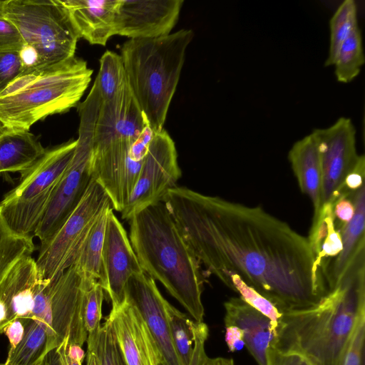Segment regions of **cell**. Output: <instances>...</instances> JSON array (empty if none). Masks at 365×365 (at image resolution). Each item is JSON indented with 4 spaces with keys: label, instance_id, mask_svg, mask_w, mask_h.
Listing matches in <instances>:
<instances>
[{
    "label": "cell",
    "instance_id": "obj_1",
    "mask_svg": "<svg viewBox=\"0 0 365 365\" xmlns=\"http://www.w3.org/2000/svg\"><path fill=\"white\" fill-rule=\"evenodd\" d=\"M191 251L222 282L237 275L281 312L329 290L307 237L259 207L175 186L163 197Z\"/></svg>",
    "mask_w": 365,
    "mask_h": 365
},
{
    "label": "cell",
    "instance_id": "obj_2",
    "mask_svg": "<svg viewBox=\"0 0 365 365\" xmlns=\"http://www.w3.org/2000/svg\"><path fill=\"white\" fill-rule=\"evenodd\" d=\"M364 255L317 303L282 312L272 347L312 365H342L354 329L365 316Z\"/></svg>",
    "mask_w": 365,
    "mask_h": 365
},
{
    "label": "cell",
    "instance_id": "obj_3",
    "mask_svg": "<svg viewBox=\"0 0 365 365\" xmlns=\"http://www.w3.org/2000/svg\"><path fill=\"white\" fill-rule=\"evenodd\" d=\"M128 220L130 241L143 271L159 281L195 322H203L201 264L164 202L147 206Z\"/></svg>",
    "mask_w": 365,
    "mask_h": 365
},
{
    "label": "cell",
    "instance_id": "obj_4",
    "mask_svg": "<svg viewBox=\"0 0 365 365\" xmlns=\"http://www.w3.org/2000/svg\"><path fill=\"white\" fill-rule=\"evenodd\" d=\"M147 123L127 80L112 99L101 103L93 134L91 173L106 192L113 209L120 212L144 162L133 160L130 148Z\"/></svg>",
    "mask_w": 365,
    "mask_h": 365
},
{
    "label": "cell",
    "instance_id": "obj_5",
    "mask_svg": "<svg viewBox=\"0 0 365 365\" xmlns=\"http://www.w3.org/2000/svg\"><path fill=\"white\" fill-rule=\"evenodd\" d=\"M93 71L75 56L24 70L0 93V123L4 128L29 130L48 116L76 106Z\"/></svg>",
    "mask_w": 365,
    "mask_h": 365
},
{
    "label": "cell",
    "instance_id": "obj_6",
    "mask_svg": "<svg viewBox=\"0 0 365 365\" xmlns=\"http://www.w3.org/2000/svg\"><path fill=\"white\" fill-rule=\"evenodd\" d=\"M194 33L191 29L153 38H130L121 48L126 80L149 126L163 129Z\"/></svg>",
    "mask_w": 365,
    "mask_h": 365
},
{
    "label": "cell",
    "instance_id": "obj_7",
    "mask_svg": "<svg viewBox=\"0 0 365 365\" xmlns=\"http://www.w3.org/2000/svg\"><path fill=\"white\" fill-rule=\"evenodd\" d=\"M76 144V140H71L46 148L29 168L21 173L18 185L4 196L0 210L14 232L33 236L73 158Z\"/></svg>",
    "mask_w": 365,
    "mask_h": 365
},
{
    "label": "cell",
    "instance_id": "obj_8",
    "mask_svg": "<svg viewBox=\"0 0 365 365\" xmlns=\"http://www.w3.org/2000/svg\"><path fill=\"white\" fill-rule=\"evenodd\" d=\"M101 103L100 91L94 81L86 98L78 106L80 123L73 158L34 233L41 244L49 240L64 224L81 202L92 179L90 160Z\"/></svg>",
    "mask_w": 365,
    "mask_h": 365
},
{
    "label": "cell",
    "instance_id": "obj_9",
    "mask_svg": "<svg viewBox=\"0 0 365 365\" xmlns=\"http://www.w3.org/2000/svg\"><path fill=\"white\" fill-rule=\"evenodd\" d=\"M4 11L36 53L38 66L75 56L79 36L59 0H6Z\"/></svg>",
    "mask_w": 365,
    "mask_h": 365
},
{
    "label": "cell",
    "instance_id": "obj_10",
    "mask_svg": "<svg viewBox=\"0 0 365 365\" xmlns=\"http://www.w3.org/2000/svg\"><path fill=\"white\" fill-rule=\"evenodd\" d=\"M81 277L73 265L48 279H41L30 317L61 344L83 346L88 333L82 308Z\"/></svg>",
    "mask_w": 365,
    "mask_h": 365
},
{
    "label": "cell",
    "instance_id": "obj_11",
    "mask_svg": "<svg viewBox=\"0 0 365 365\" xmlns=\"http://www.w3.org/2000/svg\"><path fill=\"white\" fill-rule=\"evenodd\" d=\"M111 202L92 178L81 202L57 232L41 244L36 260L38 275L48 279L72 265L81 242L98 216Z\"/></svg>",
    "mask_w": 365,
    "mask_h": 365
},
{
    "label": "cell",
    "instance_id": "obj_12",
    "mask_svg": "<svg viewBox=\"0 0 365 365\" xmlns=\"http://www.w3.org/2000/svg\"><path fill=\"white\" fill-rule=\"evenodd\" d=\"M320 152L322 190L319 208L347 197L344 181L359 158L356 148V129L350 118L341 117L326 128L313 130Z\"/></svg>",
    "mask_w": 365,
    "mask_h": 365
},
{
    "label": "cell",
    "instance_id": "obj_13",
    "mask_svg": "<svg viewBox=\"0 0 365 365\" xmlns=\"http://www.w3.org/2000/svg\"><path fill=\"white\" fill-rule=\"evenodd\" d=\"M180 176L175 143L163 128L154 134L122 218L128 220L135 212L162 202Z\"/></svg>",
    "mask_w": 365,
    "mask_h": 365
},
{
    "label": "cell",
    "instance_id": "obj_14",
    "mask_svg": "<svg viewBox=\"0 0 365 365\" xmlns=\"http://www.w3.org/2000/svg\"><path fill=\"white\" fill-rule=\"evenodd\" d=\"M141 272L127 232L110 208L107 215L98 282L108 294L112 306L123 303L128 280Z\"/></svg>",
    "mask_w": 365,
    "mask_h": 365
},
{
    "label": "cell",
    "instance_id": "obj_15",
    "mask_svg": "<svg viewBox=\"0 0 365 365\" xmlns=\"http://www.w3.org/2000/svg\"><path fill=\"white\" fill-rule=\"evenodd\" d=\"M183 0H119L116 35L153 38L170 34L179 19Z\"/></svg>",
    "mask_w": 365,
    "mask_h": 365
},
{
    "label": "cell",
    "instance_id": "obj_16",
    "mask_svg": "<svg viewBox=\"0 0 365 365\" xmlns=\"http://www.w3.org/2000/svg\"><path fill=\"white\" fill-rule=\"evenodd\" d=\"M126 365H159L164 360L138 309L125 297L107 317Z\"/></svg>",
    "mask_w": 365,
    "mask_h": 365
},
{
    "label": "cell",
    "instance_id": "obj_17",
    "mask_svg": "<svg viewBox=\"0 0 365 365\" xmlns=\"http://www.w3.org/2000/svg\"><path fill=\"white\" fill-rule=\"evenodd\" d=\"M125 297L138 309L153 335L166 365H182L175 350L166 314L168 301L155 281L143 271L128 280Z\"/></svg>",
    "mask_w": 365,
    "mask_h": 365
},
{
    "label": "cell",
    "instance_id": "obj_18",
    "mask_svg": "<svg viewBox=\"0 0 365 365\" xmlns=\"http://www.w3.org/2000/svg\"><path fill=\"white\" fill-rule=\"evenodd\" d=\"M41 278L36 260L21 259L0 284V333L16 319H30Z\"/></svg>",
    "mask_w": 365,
    "mask_h": 365
},
{
    "label": "cell",
    "instance_id": "obj_19",
    "mask_svg": "<svg viewBox=\"0 0 365 365\" xmlns=\"http://www.w3.org/2000/svg\"><path fill=\"white\" fill-rule=\"evenodd\" d=\"M78 34L91 44L105 46L116 35L119 0H59Z\"/></svg>",
    "mask_w": 365,
    "mask_h": 365
},
{
    "label": "cell",
    "instance_id": "obj_20",
    "mask_svg": "<svg viewBox=\"0 0 365 365\" xmlns=\"http://www.w3.org/2000/svg\"><path fill=\"white\" fill-rule=\"evenodd\" d=\"M224 307L225 326L240 328L245 345L255 361L258 365H267V350L275 341L277 324L240 298H230Z\"/></svg>",
    "mask_w": 365,
    "mask_h": 365
},
{
    "label": "cell",
    "instance_id": "obj_21",
    "mask_svg": "<svg viewBox=\"0 0 365 365\" xmlns=\"http://www.w3.org/2000/svg\"><path fill=\"white\" fill-rule=\"evenodd\" d=\"M354 203L355 211L352 219L339 225L342 249L331 260L325 270V277L331 289L341 279L354 260L365 253V187L363 185L349 197Z\"/></svg>",
    "mask_w": 365,
    "mask_h": 365
},
{
    "label": "cell",
    "instance_id": "obj_22",
    "mask_svg": "<svg viewBox=\"0 0 365 365\" xmlns=\"http://www.w3.org/2000/svg\"><path fill=\"white\" fill-rule=\"evenodd\" d=\"M288 159L301 191L309 197L316 214L321 201L322 166L319 144L313 131L294 143Z\"/></svg>",
    "mask_w": 365,
    "mask_h": 365
},
{
    "label": "cell",
    "instance_id": "obj_23",
    "mask_svg": "<svg viewBox=\"0 0 365 365\" xmlns=\"http://www.w3.org/2000/svg\"><path fill=\"white\" fill-rule=\"evenodd\" d=\"M45 149L29 130L4 128L0 134V173L25 171Z\"/></svg>",
    "mask_w": 365,
    "mask_h": 365
},
{
    "label": "cell",
    "instance_id": "obj_24",
    "mask_svg": "<svg viewBox=\"0 0 365 365\" xmlns=\"http://www.w3.org/2000/svg\"><path fill=\"white\" fill-rule=\"evenodd\" d=\"M24 324L23 339L15 347L9 348L6 365H38L60 345L38 322L26 319Z\"/></svg>",
    "mask_w": 365,
    "mask_h": 365
},
{
    "label": "cell",
    "instance_id": "obj_25",
    "mask_svg": "<svg viewBox=\"0 0 365 365\" xmlns=\"http://www.w3.org/2000/svg\"><path fill=\"white\" fill-rule=\"evenodd\" d=\"M106 208L93 222L76 255L72 265L82 278L99 282L101 274V257L108 210Z\"/></svg>",
    "mask_w": 365,
    "mask_h": 365
},
{
    "label": "cell",
    "instance_id": "obj_26",
    "mask_svg": "<svg viewBox=\"0 0 365 365\" xmlns=\"http://www.w3.org/2000/svg\"><path fill=\"white\" fill-rule=\"evenodd\" d=\"M34 248L33 236L14 232L0 210V284L21 259L31 255Z\"/></svg>",
    "mask_w": 365,
    "mask_h": 365
},
{
    "label": "cell",
    "instance_id": "obj_27",
    "mask_svg": "<svg viewBox=\"0 0 365 365\" xmlns=\"http://www.w3.org/2000/svg\"><path fill=\"white\" fill-rule=\"evenodd\" d=\"M365 57L359 27H356L341 44L334 65L337 81L348 83L360 73Z\"/></svg>",
    "mask_w": 365,
    "mask_h": 365
},
{
    "label": "cell",
    "instance_id": "obj_28",
    "mask_svg": "<svg viewBox=\"0 0 365 365\" xmlns=\"http://www.w3.org/2000/svg\"><path fill=\"white\" fill-rule=\"evenodd\" d=\"M357 26L356 3L353 0H346L341 4L330 19L329 49L325 66L334 65L341 44Z\"/></svg>",
    "mask_w": 365,
    "mask_h": 365
},
{
    "label": "cell",
    "instance_id": "obj_29",
    "mask_svg": "<svg viewBox=\"0 0 365 365\" xmlns=\"http://www.w3.org/2000/svg\"><path fill=\"white\" fill-rule=\"evenodd\" d=\"M166 314L172 341L182 365H188L193 349L194 321L169 302Z\"/></svg>",
    "mask_w": 365,
    "mask_h": 365
},
{
    "label": "cell",
    "instance_id": "obj_30",
    "mask_svg": "<svg viewBox=\"0 0 365 365\" xmlns=\"http://www.w3.org/2000/svg\"><path fill=\"white\" fill-rule=\"evenodd\" d=\"M126 80L125 68L120 55L106 51L100 58L98 73L95 79L102 101L112 99Z\"/></svg>",
    "mask_w": 365,
    "mask_h": 365
},
{
    "label": "cell",
    "instance_id": "obj_31",
    "mask_svg": "<svg viewBox=\"0 0 365 365\" xmlns=\"http://www.w3.org/2000/svg\"><path fill=\"white\" fill-rule=\"evenodd\" d=\"M82 308L87 337H98L101 327L102 304L104 289L96 279L82 278Z\"/></svg>",
    "mask_w": 365,
    "mask_h": 365
},
{
    "label": "cell",
    "instance_id": "obj_32",
    "mask_svg": "<svg viewBox=\"0 0 365 365\" xmlns=\"http://www.w3.org/2000/svg\"><path fill=\"white\" fill-rule=\"evenodd\" d=\"M223 283L237 292L242 300L267 317L277 327L282 314L269 300L247 285L236 274L229 275Z\"/></svg>",
    "mask_w": 365,
    "mask_h": 365
},
{
    "label": "cell",
    "instance_id": "obj_33",
    "mask_svg": "<svg viewBox=\"0 0 365 365\" xmlns=\"http://www.w3.org/2000/svg\"><path fill=\"white\" fill-rule=\"evenodd\" d=\"M97 354L100 365H126L108 317L100 329Z\"/></svg>",
    "mask_w": 365,
    "mask_h": 365
},
{
    "label": "cell",
    "instance_id": "obj_34",
    "mask_svg": "<svg viewBox=\"0 0 365 365\" xmlns=\"http://www.w3.org/2000/svg\"><path fill=\"white\" fill-rule=\"evenodd\" d=\"M4 1H0V55L20 51L25 45L15 26L4 15Z\"/></svg>",
    "mask_w": 365,
    "mask_h": 365
},
{
    "label": "cell",
    "instance_id": "obj_35",
    "mask_svg": "<svg viewBox=\"0 0 365 365\" xmlns=\"http://www.w3.org/2000/svg\"><path fill=\"white\" fill-rule=\"evenodd\" d=\"M365 316L358 322L347 347L342 365H364Z\"/></svg>",
    "mask_w": 365,
    "mask_h": 365
},
{
    "label": "cell",
    "instance_id": "obj_36",
    "mask_svg": "<svg viewBox=\"0 0 365 365\" xmlns=\"http://www.w3.org/2000/svg\"><path fill=\"white\" fill-rule=\"evenodd\" d=\"M24 71L19 51L0 55V93Z\"/></svg>",
    "mask_w": 365,
    "mask_h": 365
},
{
    "label": "cell",
    "instance_id": "obj_37",
    "mask_svg": "<svg viewBox=\"0 0 365 365\" xmlns=\"http://www.w3.org/2000/svg\"><path fill=\"white\" fill-rule=\"evenodd\" d=\"M193 349L188 365H203L208 357L205 353V345L208 338L209 329L207 325L194 321L192 324Z\"/></svg>",
    "mask_w": 365,
    "mask_h": 365
},
{
    "label": "cell",
    "instance_id": "obj_38",
    "mask_svg": "<svg viewBox=\"0 0 365 365\" xmlns=\"http://www.w3.org/2000/svg\"><path fill=\"white\" fill-rule=\"evenodd\" d=\"M154 134V131L147 123L130 146L129 155L133 160L136 162L144 161Z\"/></svg>",
    "mask_w": 365,
    "mask_h": 365
},
{
    "label": "cell",
    "instance_id": "obj_39",
    "mask_svg": "<svg viewBox=\"0 0 365 365\" xmlns=\"http://www.w3.org/2000/svg\"><path fill=\"white\" fill-rule=\"evenodd\" d=\"M354 205L349 197H341L337 200L334 207L335 219L338 220L340 225L348 223L354 215Z\"/></svg>",
    "mask_w": 365,
    "mask_h": 365
},
{
    "label": "cell",
    "instance_id": "obj_40",
    "mask_svg": "<svg viewBox=\"0 0 365 365\" xmlns=\"http://www.w3.org/2000/svg\"><path fill=\"white\" fill-rule=\"evenodd\" d=\"M225 342L230 351L241 350L245 346L242 331L236 326L225 327Z\"/></svg>",
    "mask_w": 365,
    "mask_h": 365
},
{
    "label": "cell",
    "instance_id": "obj_41",
    "mask_svg": "<svg viewBox=\"0 0 365 365\" xmlns=\"http://www.w3.org/2000/svg\"><path fill=\"white\" fill-rule=\"evenodd\" d=\"M25 331L24 319H16L9 323L3 331L7 336L10 347H15L23 339Z\"/></svg>",
    "mask_w": 365,
    "mask_h": 365
},
{
    "label": "cell",
    "instance_id": "obj_42",
    "mask_svg": "<svg viewBox=\"0 0 365 365\" xmlns=\"http://www.w3.org/2000/svg\"><path fill=\"white\" fill-rule=\"evenodd\" d=\"M299 356L284 354L270 346L267 350V365H295Z\"/></svg>",
    "mask_w": 365,
    "mask_h": 365
},
{
    "label": "cell",
    "instance_id": "obj_43",
    "mask_svg": "<svg viewBox=\"0 0 365 365\" xmlns=\"http://www.w3.org/2000/svg\"><path fill=\"white\" fill-rule=\"evenodd\" d=\"M98 340V336L97 338H87L86 339V365H100L99 359L97 354Z\"/></svg>",
    "mask_w": 365,
    "mask_h": 365
},
{
    "label": "cell",
    "instance_id": "obj_44",
    "mask_svg": "<svg viewBox=\"0 0 365 365\" xmlns=\"http://www.w3.org/2000/svg\"><path fill=\"white\" fill-rule=\"evenodd\" d=\"M68 341L65 339L57 348L56 351L61 365H82V363L74 361L68 357L66 353V348Z\"/></svg>",
    "mask_w": 365,
    "mask_h": 365
},
{
    "label": "cell",
    "instance_id": "obj_45",
    "mask_svg": "<svg viewBox=\"0 0 365 365\" xmlns=\"http://www.w3.org/2000/svg\"><path fill=\"white\" fill-rule=\"evenodd\" d=\"M66 353L69 358L81 363H83L86 357V353L82 346L76 344H68Z\"/></svg>",
    "mask_w": 365,
    "mask_h": 365
},
{
    "label": "cell",
    "instance_id": "obj_46",
    "mask_svg": "<svg viewBox=\"0 0 365 365\" xmlns=\"http://www.w3.org/2000/svg\"><path fill=\"white\" fill-rule=\"evenodd\" d=\"M203 365H235V363L231 358L207 357Z\"/></svg>",
    "mask_w": 365,
    "mask_h": 365
},
{
    "label": "cell",
    "instance_id": "obj_47",
    "mask_svg": "<svg viewBox=\"0 0 365 365\" xmlns=\"http://www.w3.org/2000/svg\"><path fill=\"white\" fill-rule=\"evenodd\" d=\"M42 365H61L56 349L51 350L44 358Z\"/></svg>",
    "mask_w": 365,
    "mask_h": 365
},
{
    "label": "cell",
    "instance_id": "obj_48",
    "mask_svg": "<svg viewBox=\"0 0 365 365\" xmlns=\"http://www.w3.org/2000/svg\"><path fill=\"white\" fill-rule=\"evenodd\" d=\"M295 365H312L308 361L299 356Z\"/></svg>",
    "mask_w": 365,
    "mask_h": 365
},
{
    "label": "cell",
    "instance_id": "obj_49",
    "mask_svg": "<svg viewBox=\"0 0 365 365\" xmlns=\"http://www.w3.org/2000/svg\"><path fill=\"white\" fill-rule=\"evenodd\" d=\"M4 130V128L0 123V134L3 132Z\"/></svg>",
    "mask_w": 365,
    "mask_h": 365
},
{
    "label": "cell",
    "instance_id": "obj_50",
    "mask_svg": "<svg viewBox=\"0 0 365 365\" xmlns=\"http://www.w3.org/2000/svg\"><path fill=\"white\" fill-rule=\"evenodd\" d=\"M41 364H42V362H41V363H40V364H38V365H41ZM0 365H6V364H4V363L0 364Z\"/></svg>",
    "mask_w": 365,
    "mask_h": 365
},
{
    "label": "cell",
    "instance_id": "obj_51",
    "mask_svg": "<svg viewBox=\"0 0 365 365\" xmlns=\"http://www.w3.org/2000/svg\"><path fill=\"white\" fill-rule=\"evenodd\" d=\"M159 365H166V364H165V363L164 362V361H163L161 364H160Z\"/></svg>",
    "mask_w": 365,
    "mask_h": 365
},
{
    "label": "cell",
    "instance_id": "obj_52",
    "mask_svg": "<svg viewBox=\"0 0 365 365\" xmlns=\"http://www.w3.org/2000/svg\"><path fill=\"white\" fill-rule=\"evenodd\" d=\"M42 365V364H41Z\"/></svg>",
    "mask_w": 365,
    "mask_h": 365
}]
</instances>
